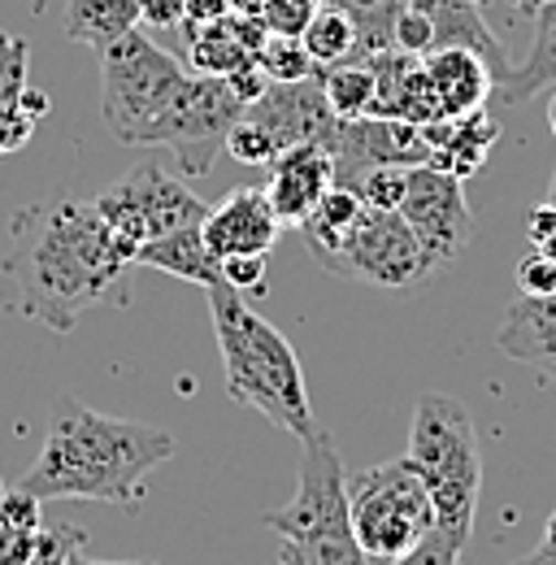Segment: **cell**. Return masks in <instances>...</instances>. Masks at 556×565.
Instances as JSON below:
<instances>
[{
    "label": "cell",
    "mask_w": 556,
    "mask_h": 565,
    "mask_svg": "<svg viewBox=\"0 0 556 565\" xmlns=\"http://www.w3.org/2000/svg\"><path fill=\"white\" fill-rule=\"evenodd\" d=\"M231 13H244V18H261V13H266V0H231Z\"/></svg>",
    "instance_id": "41"
},
{
    "label": "cell",
    "mask_w": 556,
    "mask_h": 565,
    "mask_svg": "<svg viewBox=\"0 0 556 565\" xmlns=\"http://www.w3.org/2000/svg\"><path fill=\"white\" fill-rule=\"evenodd\" d=\"M244 100L231 92L226 78H209V74H188L183 87L174 92V100L139 131L136 143H165L179 152L188 174H205L213 152L222 148L226 131L244 118Z\"/></svg>",
    "instance_id": "8"
},
{
    "label": "cell",
    "mask_w": 556,
    "mask_h": 565,
    "mask_svg": "<svg viewBox=\"0 0 556 565\" xmlns=\"http://www.w3.org/2000/svg\"><path fill=\"white\" fill-rule=\"evenodd\" d=\"M548 235H556V205L553 201H539V205L531 210V217H526V239H531V248H535V244H544Z\"/></svg>",
    "instance_id": "38"
},
{
    "label": "cell",
    "mask_w": 556,
    "mask_h": 565,
    "mask_svg": "<svg viewBox=\"0 0 556 565\" xmlns=\"http://www.w3.org/2000/svg\"><path fill=\"white\" fill-rule=\"evenodd\" d=\"M396 213L409 222V231L426 248L435 270L448 266L474 235L466 183L448 170H435V166H409V188H405V201Z\"/></svg>",
    "instance_id": "11"
},
{
    "label": "cell",
    "mask_w": 556,
    "mask_h": 565,
    "mask_svg": "<svg viewBox=\"0 0 556 565\" xmlns=\"http://www.w3.org/2000/svg\"><path fill=\"white\" fill-rule=\"evenodd\" d=\"M331 157H335V183L340 188H361V179L374 166H426L430 148L414 122L400 118H348L331 136Z\"/></svg>",
    "instance_id": "12"
},
{
    "label": "cell",
    "mask_w": 556,
    "mask_h": 565,
    "mask_svg": "<svg viewBox=\"0 0 556 565\" xmlns=\"http://www.w3.org/2000/svg\"><path fill=\"white\" fill-rule=\"evenodd\" d=\"M461 553H466V544L452 540V535H443V531L435 526L414 553H405L400 562H392V565H461Z\"/></svg>",
    "instance_id": "35"
},
{
    "label": "cell",
    "mask_w": 556,
    "mask_h": 565,
    "mask_svg": "<svg viewBox=\"0 0 556 565\" xmlns=\"http://www.w3.org/2000/svg\"><path fill=\"white\" fill-rule=\"evenodd\" d=\"M405 188H409V166H374L365 179H361V201L370 210H400L405 201Z\"/></svg>",
    "instance_id": "29"
},
{
    "label": "cell",
    "mask_w": 556,
    "mask_h": 565,
    "mask_svg": "<svg viewBox=\"0 0 556 565\" xmlns=\"http://www.w3.org/2000/svg\"><path fill=\"white\" fill-rule=\"evenodd\" d=\"M0 270L13 279L18 309L31 322L70 335L87 309L127 300L122 279L136 270V248L114 235L96 201L53 196L13 213Z\"/></svg>",
    "instance_id": "1"
},
{
    "label": "cell",
    "mask_w": 556,
    "mask_h": 565,
    "mask_svg": "<svg viewBox=\"0 0 556 565\" xmlns=\"http://www.w3.org/2000/svg\"><path fill=\"white\" fill-rule=\"evenodd\" d=\"M535 253H544V257H548V262H556V235H548V239H544V244H535Z\"/></svg>",
    "instance_id": "43"
},
{
    "label": "cell",
    "mask_w": 556,
    "mask_h": 565,
    "mask_svg": "<svg viewBox=\"0 0 556 565\" xmlns=\"http://www.w3.org/2000/svg\"><path fill=\"white\" fill-rule=\"evenodd\" d=\"M553 83H556V0H544L535 9V44H531V57L495 83V96L504 105H522V100L548 92Z\"/></svg>",
    "instance_id": "21"
},
{
    "label": "cell",
    "mask_w": 556,
    "mask_h": 565,
    "mask_svg": "<svg viewBox=\"0 0 556 565\" xmlns=\"http://www.w3.org/2000/svg\"><path fill=\"white\" fill-rule=\"evenodd\" d=\"M348 518L356 544L383 565L400 562L435 531V504L405 457L348 475Z\"/></svg>",
    "instance_id": "5"
},
{
    "label": "cell",
    "mask_w": 556,
    "mask_h": 565,
    "mask_svg": "<svg viewBox=\"0 0 556 565\" xmlns=\"http://www.w3.org/2000/svg\"><path fill=\"white\" fill-rule=\"evenodd\" d=\"M322 266L340 279L374 282V287H392V291L414 287V282L435 275V266L409 231V222L396 210H370V205L356 217L344 244L331 257H322Z\"/></svg>",
    "instance_id": "10"
},
{
    "label": "cell",
    "mask_w": 556,
    "mask_h": 565,
    "mask_svg": "<svg viewBox=\"0 0 556 565\" xmlns=\"http://www.w3.org/2000/svg\"><path fill=\"white\" fill-rule=\"evenodd\" d=\"M548 127H553V136H556V83L548 87Z\"/></svg>",
    "instance_id": "44"
},
{
    "label": "cell",
    "mask_w": 556,
    "mask_h": 565,
    "mask_svg": "<svg viewBox=\"0 0 556 565\" xmlns=\"http://www.w3.org/2000/svg\"><path fill=\"white\" fill-rule=\"evenodd\" d=\"M517 279V296H553L556 291V262H548L544 253H526L513 266Z\"/></svg>",
    "instance_id": "34"
},
{
    "label": "cell",
    "mask_w": 556,
    "mask_h": 565,
    "mask_svg": "<svg viewBox=\"0 0 556 565\" xmlns=\"http://www.w3.org/2000/svg\"><path fill=\"white\" fill-rule=\"evenodd\" d=\"M474 4H479V9H483V13H491V9H495V4H500V0H474Z\"/></svg>",
    "instance_id": "47"
},
{
    "label": "cell",
    "mask_w": 556,
    "mask_h": 565,
    "mask_svg": "<svg viewBox=\"0 0 556 565\" xmlns=\"http://www.w3.org/2000/svg\"><path fill=\"white\" fill-rule=\"evenodd\" d=\"M266 196L282 226H300L335 188V157L327 143H291L266 166Z\"/></svg>",
    "instance_id": "15"
},
{
    "label": "cell",
    "mask_w": 556,
    "mask_h": 565,
    "mask_svg": "<svg viewBox=\"0 0 556 565\" xmlns=\"http://www.w3.org/2000/svg\"><path fill=\"white\" fill-rule=\"evenodd\" d=\"M231 18V13H226ZM209 22V26H183V40H188V71L209 74V78H226L231 71H239L244 62H253V53L235 40L231 22Z\"/></svg>",
    "instance_id": "24"
},
{
    "label": "cell",
    "mask_w": 556,
    "mask_h": 565,
    "mask_svg": "<svg viewBox=\"0 0 556 565\" xmlns=\"http://www.w3.org/2000/svg\"><path fill=\"white\" fill-rule=\"evenodd\" d=\"M322 78V92H327V105L331 114L348 122V118H365L370 105H374V66L361 62V57H348L340 66L318 74Z\"/></svg>",
    "instance_id": "25"
},
{
    "label": "cell",
    "mask_w": 556,
    "mask_h": 565,
    "mask_svg": "<svg viewBox=\"0 0 556 565\" xmlns=\"http://www.w3.org/2000/svg\"><path fill=\"white\" fill-rule=\"evenodd\" d=\"M139 26V0H70L66 4V35L87 44V49H105L114 40H122L127 31Z\"/></svg>",
    "instance_id": "22"
},
{
    "label": "cell",
    "mask_w": 556,
    "mask_h": 565,
    "mask_svg": "<svg viewBox=\"0 0 556 565\" xmlns=\"http://www.w3.org/2000/svg\"><path fill=\"white\" fill-rule=\"evenodd\" d=\"M0 495H4V488H0Z\"/></svg>",
    "instance_id": "50"
},
{
    "label": "cell",
    "mask_w": 556,
    "mask_h": 565,
    "mask_svg": "<svg viewBox=\"0 0 556 565\" xmlns=\"http://www.w3.org/2000/svg\"><path fill=\"white\" fill-rule=\"evenodd\" d=\"M278 565H309V562H304V553H300L296 544H287V540H282V548H278Z\"/></svg>",
    "instance_id": "42"
},
{
    "label": "cell",
    "mask_w": 556,
    "mask_h": 565,
    "mask_svg": "<svg viewBox=\"0 0 556 565\" xmlns=\"http://www.w3.org/2000/svg\"><path fill=\"white\" fill-rule=\"evenodd\" d=\"M231 13V0H188V18L183 26H209V22H222ZM179 26V31H183Z\"/></svg>",
    "instance_id": "39"
},
{
    "label": "cell",
    "mask_w": 556,
    "mask_h": 565,
    "mask_svg": "<svg viewBox=\"0 0 556 565\" xmlns=\"http://www.w3.org/2000/svg\"><path fill=\"white\" fill-rule=\"evenodd\" d=\"M96 57H100V114L118 143H136L139 131L174 100V92L192 74L179 57H170L139 31H127L122 40L105 44Z\"/></svg>",
    "instance_id": "6"
},
{
    "label": "cell",
    "mask_w": 556,
    "mask_h": 565,
    "mask_svg": "<svg viewBox=\"0 0 556 565\" xmlns=\"http://www.w3.org/2000/svg\"><path fill=\"white\" fill-rule=\"evenodd\" d=\"M136 266L174 275V279L196 282V287H217V282H222V262L209 253L201 226H183V231H170V235H161V239L139 244Z\"/></svg>",
    "instance_id": "19"
},
{
    "label": "cell",
    "mask_w": 556,
    "mask_h": 565,
    "mask_svg": "<svg viewBox=\"0 0 556 565\" xmlns=\"http://www.w3.org/2000/svg\"><path fill=\"white\" fill-rule=\"evenodd\" d=\"M96 210L114 226V235L127 239L139 253V244H148V239H161L183 226H201L209 205L183 179H174L148 161V166H136L127 179H118L109 192H100Z\"/></svg>",
    "instance_id": "9"
},
{
    "label": "cell",
    "mask_w": 556,
    "mask_h": 565,
    "mask_svg": "<svg viewBox=\"0 0 556 565\" xmlns=\"http://www.w3.org/2000/svg\"><path fill=\"white\" fill-rule=\"evenodd\" d=\"M244 118L261 122L275 136L278 152L291 143H331V136L340 131V118L327 105L322 78H300V83H270L248 109Z\"/></svg>",
    "instance_id": "13"
},
{
    "label": "cell",
    "mask_w": 556,
    "mask_h": 565,
    "mask_svg": "<svg viewBox=\"0 0 556 565\" xmlns=\"http://www.w3.org/2000/svg\"><path fill=\"white\" fill-rule=\"evenodd\" d=\"M40 535V531H35ZM35 535L31 531H13V526H4L0 522V565H18L26 553H31V544H35Z\"/></svg>",
    "instance_id": "37"
},
{
    "label": "cell",
    "mask_w": 556,
    "mask_h": 565,
    "mask_svg": "<svg viewBox=\"0 0 556 565\" xmlns=\"http://www.w3.org/2000/svg\"><path fill=\"white\" fill-rule=\"evenodd\" d=\"M513 565H556V544L539 540V548H535L531 557H522V562H513Z\"/></svg>",
    "instance_id": "40"
},
{
    "label": "cell",
    "mask_w": 556,
    "mask_h": 565,
    "mask_svg": "<svg viewBox=\"0 0 556 565\" xmlns=\"http://www.w3.org/2000/svg\"><path fill=\"white\" fill-rule=\"evenodd\" d=\"M174 435L161 426L100 414L83 401H57L49 435L22 488L40 500H100L139 504L148 475L174 457Z\"/></svg>",
    "instance_id": "2"
},
{
    "label": "cell",
    "mask_w": 556,
    "mask_h": 565,
    "mask_svg": "<svg viewBox=\"0 0 556 565\" xmlns=\"http://www.w3.org/2000/svg\"><path fill=\"white\" fill-rule=\"evenodd\" d=\"M70 565H78V553H74V562H70Z\"/></svg>",
    "instance_id": "49"
},
{
    "label": "cell",
    "mask_w": 556,
    "mask_h": 565,
    "mask_svg": "<svg viewBox=\"0 0 556 565\" xmlns=\"http://www.w3.org/2000/svg\"><path fill=\"white\" fill-rule=\"evenodd\" d=\"M26 62H31L26 40L0 31V157L26 148L35 136V118L22 109V92L31 87L26 83Z\"/></svg>",
    "instance_id": "20"
},
{
    "label": "cell",
    "mask_w": 556,
    "mask_h": 565,
    "mask_svg": "<svg viewBox=\"0 0 556 565\" xmlns=\"http://www.w3.org/2000/svg\"><path fill=\"white\" fill-rule=\"evenodd\" d=\"M222 282L235 287L244 300H257V296H266L270 266H266V257H226L222 262Z\"/></svg>",
    "instance_id": "31"
},
{
    "label": "cell",
    "mask_w": 556,
    "mask_h": 565,
    "mask_svg": "<svg viewBox=\"0 0 556 565\" xmlns=\"http://www.w3.org/2000/svg\"><path fill=\"white\" fill-rule=\"evenodd\" d=\"M548 201L556 205V170H553V188H548Z\"/></svg>",
    "instance_id": "48"
},
{
    "label": "cell",
    "mask_w": 556,
    "mask_h": 565,
    "mask_svg": "<svg viewBox=\"0 0 556 565\" xmlns=\"http://www.w3.org/2000/svg\"><path fill=\"white\" fill-rule=\"evenodd\" d=\"M495 349L513 356L517 365H531L539 379L556 383V291L553 296H517L504 309Z\"/></svg>",
    "instance_id": "16"
},
{
    "label": "cell",
    "mask_w": 556,
    "mask_h": 565,
    "mask_svg": "<svg viewBox=\"0 0 556 565\" xmlns=\"http://www.w3.org/2000/svg\"><path fill=\"white\" fill-rule=\"evenodd\" d=\"M405 461L426 483V495L435 504V526L470 544L479 492H483V452H479L470 409L457 396L426 392L414 409Z\"/></svg>",
    "instance_id": "4"
},
{
    "label": "cell",
    "mask_w": 556,
    "mask_h": 565,
    "mask_svg": "<svg viewBox=\"0 0 556 565\" xmlns=\"http://www.w3.org/2000/svg\"><path fill=\"white\" fill-rule=\"evenodd\" d=\"M278 222L275 205L266 196V188H235L226 192V201L209 205L201 235H205L209 253L217 262L226 257H270V248L278 244Z\"/></svg>",
    "instance_id": "14"
},
{
    "label": "cell",
    "mask_w": 556,
    "mask_h": 565,
    "mask_svg": "<svg viewBox=\"0 0 556 565\" xmlns=\"http://www.w3.org/2000/svg\"><path fill=\"white\" fill-rule=\"evenodd\" d=\"M421 136H426V148H430L426 166L448 170V174H457V179L466 183L470 174L483 170L487 152L500 143V122H495L487 109H479V114H466V118L426 122Z\"/></svg>",
    "instance_id": "18"
},
{
    "label": "cell",
    "mask_w": 556,
    "mask_h": 565,
    "mask_svg": "<svg viewBox=\"0 0 556 565\" xmlns=\"http://www.w3.org/2000/svg\"><path fill=\"white\" fill-rule=\"evenodd\" d=\"M426 83L435 92L439 118H466L487 109V96H495V74L470 49H435L421 57Z\"/></svg>",
    "instance_id": "17"
},
{
    "label": "cell",
    "mask_w": 556,
    "mask_h": 565,
    "mask_svg": "<svg viewBox=\"0 0 556 565\" xmlns=\"http://www.w3.org/2000/svg\"><path fill=\"white\" fill-rule=\"evenodd\" d=\"M261 522L275 531L278 540L296 544L300 553L322 548V544L356 540L352 535V518H348V470L340 461L335 439L322 426L304 439L300 488L291 495V504H282L275 513H261Z\"/></svg>",
    "instance_id": "7"
},
{
    "label": "cell",
    "mask_w": 556,
    "mask_h": 565,
    "mask_svg": "<svg viewBox=\"0 0 556 565\" xmlns=\"http://www.w3.org/2000/svg\"><path fill=\"white\" fill-rule=\"evenodd\" d=\"M304 562L309 565H383L374 562L356 540H344V544H322V548H309L304 553Z\"/></svg>",
    "instance_id": "36"
},
{
    "label": "cell",
    "mask_w": 556,
    "mask_h": 565,
    "mask_svg": "<svg viewBox=\"0 0 556 565\" xmlns=\"http://www.w3.org/2000/svg\"><path fill=\"white\" fill-rule=\"evenodd\" d=\"M257 66L266 71L270 83H300V78H313V57H309V49H304V40L300 35H275L270 31V40L261 44V53H257Z\"/></svg>",
    "instance_id": "27"
},
{
    "label": "cell",
    "mask_w": 556,
    "mask_h": 565,
    "mask_svg": "<svg viewBox=\"0 0 556 565\" xmlns=\"http://www.w3.org/2000/svg\"><path fill=\"white\" fill-rule=\"evenodd\" d=\"M40 504H44L40 495L26 492V488L18 483V488H9V492L0 495V522L13 526V531H31V535H35V531H40Z\"/></svg>",
    "instance_id": "33"
},
{
    "label": "cell",
    "mask_w": 556,
    "mask_h": 565,
    "mask_svg": "<svg viewBox=\"0 0 556 565\" xmlns=\"http://www.w3.org/2000/svg\"><path fill=\"white\" fill-rule=\"evenodd\" d=\"M78 565H157V562H87V557L78 553Z\"/></svg>",
    "instance_id": "45"
},
{
    "label": "cell",
    "mask_w": 556,
    "mask_h": 565,
    "mask_svg": "<svg viewBox=\"0 0 556 565\" xmlns=\"http://www.w3.org/2000/svg\"><path fill=\"white\" fill-rule=\"evenodd\" d=\"M205 291L226 392L239 405L270 418L278 430H287L296 439H309L318 430V418H313V401H309L300 356L287 344V335L278 327H270L253 309V300H244L235 287L217 282Z\"/></svg>",
    "instance_id": "3"
},
{
    "label": "cell",
    "mask_w": 556,
    "mask_h": 565,
    "mask_svg": "<svg viewBox=\"0 0 556 565\" xmlns=\"http://www.w3.org/2000/svg\"><path fill=\"white\" fill-rule=\"evenodd\" d=\"M365 213V201H361V192L356 188H331L327 196H322V205L309 213L304 222H300V235H304V244H309V253L322 262V257H331L340 244H344L348 235H352V226H356V217Z\"/></svg>",
    "instance_id": "23"
},
{
    "label": "cell",
    "mask_w": 556,
    "mask_h": 565,
    "mask_svg": "<svg viewBox=\"0 0 556 565\" xmlns=\"http://www.w3.org/2000/svg\"><path fill=\"white\" fill-rule=\"evenodd\" d=\"M74 553H83V531H74V526H53V531H44V526H40L31 553L18 565H70Z\"/></svg>",
    "instance_id": "30"
},
{
    "label": "cell",
    "mask_w": 556,
    "mask_h": 565,
    "mask_svg": "<svg viewBox=\"0 0 556 565\" xmlns=\"http://www.w3.org/2000/svg\"><path fill=\"white\" fill-rule=\"evenodd\" d=\"M509 4H522V9H539L544 0H509Z\"/></svg>",
    "instance_id": "46"
},
{
    "label": "cell",
    "mask_w": 556,
    "mask_h": 565,
    "mask_svg": "<svg viewBox=\"0 0 556 565\" xmlns=\"http://www.w3.org/2000/svg\"><path fill=\"white\" fill-rule=\"evenodd\" d=\"M322 9V0H266V26L275 35H304V26L313 22V13Z\"/></svg>",
    "instance_id": "32"
},
{
    "label": "cell",
    "mask_w": 556,
    "mask_h": 565,
    "mask_svg": "<svg viewBox=\"0 0 556 565\" xmlns=\"http://www.w3.org/2000/svg\"><path fill=\"white\" fill-rule=\"evenodd\" d=\"M300 40H304V49H309L318 74L340 66V62H348L356 53V26H352V18H348L344 9H335V4H322L313 13V22L304 26Z\"/></svg>",
    "instance_id": "26"
},
{
    "label": "cell",
    "mask_w": 556,
    "mask_h": 565,
    "mask_svg": "<svg viewBox=\"0 0 556 565\" xmlns=\"http://www.w3.org/2000/svg\"><path fill=\"white\" fill-rule=\"evenodd\" d=\"M222 148H226L235 161H244V166H270L278 157L275 136H270L261 122H253V118H239V122L226 131Z\"/></svg>",
    "instance_id": "28"
}]
</instances>
